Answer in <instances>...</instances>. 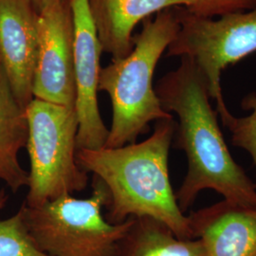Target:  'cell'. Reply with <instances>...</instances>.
Returning <instances> with one entry per match:
<instances>
[{"label": "cell", "mask_w": 256, "mask_h": 256, "mask_svg": "<svg viewBox=\"0 0 256 256\" xmlns=\"http://www.w3.org/2000/svg\"><path fill=\"white\" fill-rule=\"evenodd\" d=\"M155 90L164 110L178 118L176 146L187 158V173L176 192L180 210L185 212L207 189L226 200L256 207V185L230 155L206 82L192 60L182 57Z\"/></svg>", "instance_id": "1"}, {"label": "cell", "mask_w": 256, "mask_h": 256, "mask_svg": "<svg viewBox=\"0 0 256 256\" xmlns=\"http://www.w3.org/2000/svg\"><path fill=\"white\" fill-rule=\"evenodd\" d=\"M176 126L174 117L162 120L140 142L77 150L80 167L104 183L108 192L106 218L110 222L149 218L164 223L178 238L194 239L189 216L180 210L169 176Z\"/></svg>", "instance_id": "2"}, {"label": "cell", "mask_w": 256, "mask_h": 256, "mask_svg": "<svg viewBox=\"0 0 256 256\" xmlns=\"http://www.w3.org/2000/svg\"><path fill=\"white\" fill-rule=\"evenodd\" d=\"M178 30L176 9L160 12L144 20L133 50L101 68L99 92H106L112 106V122L104 146L136 142L152 122L171 119L156 93L153 77L156 64Z\"/></svg>", "instance_id": "3"}, {"label": "cell", "mask_w": 256, "mask_h": 256, "mask_svg": "<svg viewBox=\"0 0 256 256\" xmlns=\"http://www.w3.org/2000/svg\"><path fill=\"white\" fill-rule=\"evenodd\" d=\"M92 196H63L37 207L22 205L28 230L37 246L50 256H118L132 223H111L104 216L110 194L93 178Z\"/></svg>", "instance_id": "4"}, {"label": "cell", "mask_w": 256, "mask_h": 256, "mask_svg": "<svg viewBox=\"0 0 256 256\" xmlns=\"http://www.w3.org/2000/svg\"><path fill=\"white\" fill-rule=\"evenodd\" d=\"M25 114L30 171L24 205L37 207L84 191L88 176L76 156L79 122L75 108L34 98Z\"/></svg>", "instance_id": "5"}, {"label": "cell", "mask_w": 256, "mask_h": 256, "mask_svg": "<svg viewBox=\"0 0 256 256\" xmlns=\"http://www.w3.org/2000/svg\"><path fill=\"white\" fill-rule=\"evenodd\" d=\"M178 30L168 46V57L192 60L202 74L222 122L232 115L224 100L221 75L230 66L256 52V7L218 18L178 7Z\"/></svg>", "instance_id": "6"}, {"label": "cell", "mask_w": 256, "mask_h": 256, "mask_svg": "<svg viewBox=\"0 0 256 256\" xmlns=\"http://www.w3.org/2000/svg\"><path fill=\"white\" fill-rule=\"evenodd\" d=\"M32 96L75 108L74 21L70 0L38 12V52Z\"/></svg>", "instance_id": "7"}, {"label": "cell", "mask_w": 256, "mask_h": 256, "mask_svg": "<svg viewBox=\"0 0 256 256\" xmlns=\"http://www.w3.org/2000/svg\"><path fill=\"white\" fill-rule=\"evenodd\" d=\"M88 5L102 50L112 59L129 54L138 24L164 10L183 7L214 18L247 9L238 0H88Z\"/></svg>", "instance_id": "8"}, {"label": "cell", "mask_w": 256, "mask_h": 256, "mask_svg": "<svg viewBox=\"0 0 256 256\" xmlns=\"http://www.w3.org/2000/svg\"><path fill=\"white\" fill-rule=\"evenodd\" d=\"M74 21L75 110L78 117V149L104 146L110 128L104 124L98 104L100 41L92 22L88 0H70Z\"/></svg>", "instance_id": "9"}, {"label": "cell", "mask_w": 256, "mask_h": 256, "mask_svg": "<svg viewBox=\"0 0 256 256\" xmlns=\"http://www.w3.org/2000/svg\"><path fill=\"white\" fill-rule=\"evenodd\" d=\"M38 12L32 0H0V68L19 104L34 99Z\"/></svg>", "instance_id": "10"}, {"label": "cell", "mask_w": 256, "mask_h": 256, "mask_svg": "<svg viewBox=\"0 0 256 256\" xmlns=\"http://www.w3.org/2000/svg\"><path fill=\"white\" fill-rule=\"evenodd\" d=\"M188 216L206 256H256V207L224 200Z\"/></svg>", "instance_id": "11"}, {"label": "cell", "mask_w": 256, "mask_h": 256, "mask_svg": "<svg viewBox=\"0 0 256 256\" xmlns=\"http://www.w3.org/2000/svg\"><path fill=\"white\" fill-rule=\"evenodd\" d=\"M27 140L25 110L16 99L0 68V180L14 192L28 183V172L19 160Z\"/></svg>", "instance_id": "12"}, {"label": "cell", "mask_w": 256, "mask_h": 256, "mask_svg": "<svg viewBox=\"0 0 256 256\" xmlns=\"http://www.w3.org/2000/svg\"><path fill=\"white\" fill-rule=\"evenodd\" d=\"M118 256H207L198 238H178L164 223L149 218H132L120 242Z\"/></svg>", "instance_id": "13"}, {"label": "cell", "mask_w": 256, "mask_h": 256, "mask_svg": "<svg viewBox=\"0 0 256 256\" xmlns=\"http://www.w3.org/2000/svg\"><path fill=\"white\" fill-rule=\"evenodd\" d=\"M8 194L0 191V210L5 208ZM0 256H50L32 238L21 208L8 218H0Z\"/></svg>", "instance_id": "14"}, {"label": "cell", "mask_w": 256, "mask_h": 256, "mask_svg": "<svg viewBox=\"0 0 256 256\" xmlns=\"http://www.w3.org/2000/svg\"><path fill=\"white\" fill-rule=\"evenodd\" d=\"M242 106L244 110H250V114L245 117L232 115L223 124L230 132L232 144L247 151L256 169V94L247 96L242 102Z\"/></svg>", "instance_id": "15"}, {"label": "cell", "mask_w": 256, "mask_h": 256, "mask_svg": "<svg viewBox=\"0 0 256 256\" xmlns=\"http://www.w3.org/2000/svg\"><path fill=\"white\" fill-rule=\"evenodd\" d=\"M62 1H64V0H32L34 7L36 8L37 12H40L41 10L46 8L50 5H52V4L58 3V2H62Z\"/></svg>", "instance_id": "16"}, {"label": "cell", "mask_w": 256, "mask_h": 256, "mask_svg": "<svg viewBox=\"0 0 256 256\" xmlns=\"http://www.w3.org/2000/svg\"><path fill=\"white\" fill-rule=\"evenodd\" d=\"M238 1L244 4L247 7V9H252L256 7V0H238Z\"/></svg>", "instance_id": "17"}]
</instances>
